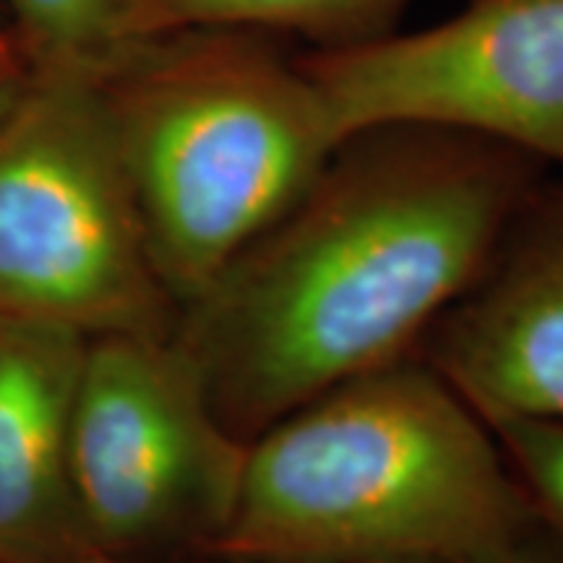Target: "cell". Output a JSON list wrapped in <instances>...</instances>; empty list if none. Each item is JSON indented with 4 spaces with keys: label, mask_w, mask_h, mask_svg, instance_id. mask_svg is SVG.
Returning a JSON list of instances; mask_svg holds the SVG:
<instances>
[{
    "label": "cell",
    "mask_w": 563,
    "mask_h": 563,
    "mask_svg": "<svg viewBox=\"0 0 563 563\" xmlns=\"http://www.w3.org/2000/svg\"><path fill=\"white\" fill-rule=\"evenodd\" d=\"M483 415L563 420V173L545 175L420 355Z\"/></svg>",
    "instance_id": "cell-7"
},
{
    "label": "cell",
    "mask_w": 563,
    "mask_h": 563,
    "mask_svg": "<svg viewBox=\"0 0 563 563\" xmlns=\"http://www.w3.org/2000/svg\"><path fill=\"white\" fill-rule=\"evenodd\" d=\"M70 563H167V561H136V559H118V555H108L100 551H91V548H79L74 553ZM201 563H287V561H232V559H211Z\"/></svg>",
    "instance_id": "cell-14"
},
{
    "label": "cell",
    "mask_w": 563,
    "mask_h": 563,
    "mask_svg": "<svg viewBox=\"0 0 563 563\" xmlns=\"http://www.w3.org/2000/svg\"><path fill=\"white\" fill-rule=\"evenodd\" d=\"M405 0H157L154 30L175 26H253L300 37L308 51L357 45L391 32Z\"/></svg>",
    "instance_id": "cell-10"
},
{
    "label": "cell",
    "mask_w": 563,
    "mask_h": 563,
    "mask_svg": "<svg viewBox=\"0 0 563 563\" xmlns=\"http://www.w3.org/2000/svg\"><path fill=\"white\" fill-rule=\"evenodd\" d=\"M89 336L0 316V563H70V420Z\"/></svg>",
    "instance_id": "cell-8"
},
{
    "label": "cell",
    "mask_w": 563,
    "mask_h": 563,
    "mask_svg": "<svg viewBox=\"0 0 563 563\" xmlns=\"http://www.w3.org/2000/svg\"><path fill=\"white\" fill-rule=\"evenodd\" d=\"M543 159L475 133H350L264 235L178 313L211 405L251 441L365 373L418 357L490 264Z\"/></svg>",
    "instance_id": "cell-1"
},
{
    "label": "cell",
    "mask_w": 563,
    "mask_h": 563,
    "mask_svg": "<svg viewBox=\"0 0 563 563\" xmlns=\"http://www.w3.org/2000/svg\"><path fill=\"white\" fill-rule=\"evenodd\" d=\"M485 422L540 527L563 551V420L506 415Z\"/></svg>",
    "instance_id": "cell-11"
},
{
    "label": "cell",
    "mask_w": 563,
    "mask_h": 563,
    "mask_svg": "<svg viewBox=\"0 0 563 563\" xmlns=\"http://www.w3.org/2000/svg\"><path fill=\"white\" fill-rule=\"evenodd\" d=\"M340 136L439 125L563 173V0H467L415 32L302 51Z\"/></svg>",
    "instance_id": "cell-6"
},
{
    "label": "cell",
    "mask_w": 563,
    "mask_h": 563,
    "mask_svg": "<svg viewBox=\"0 0 563 563\" xmlns=\"http://www.w3.org/2000/svg\"><path fill=\"white\" fill-rule=\"evenodd\" d=\"M277 34L175 26L100 74L154 269L178 308L220 279L340 146L319 87Z\"/></svg>",
    "instance_id": "cell-3"
},
{
    "label": "cell",
    "mask_w": 563,
    "mask_h": 563,
    "mask_svg": "<svg viewBox=\"0 0 563 563\" xmlns=\"http://www.w3.org/2000/svg\"><path fill=\"white\" fill-rule=\"evenodd\" d=\"M504 563H563V551L538 522Z\"/></svg>",
    "instance_id": "cell-13"
},
{
    "label": "cell",
    "mask_w": 563,
    "mask_h": 563,
    "mask_svg": "<svg viewBox=\"0 0 563 563\" xmlns=\"http://www.w3.org/2000/svg\"><path fill=\"white\" fill-rule=\"evenodd\" d=\"M30 70V58L21 51L19 40L13 37L9 26H0V118L11 108V102L16 100Z\"/></svg>",
    "instance_id": "cell-12"
},
{
    "label": "cell",
    "mask_w": 563,
    "mask_h": 563,
    "mask_svg": "<svg viewBox=\"0 0 563 563\" xmlns=\"http://www.w3.org/2000/svg\"><path fill=\"white\" fill-rule=\"evenodd\" d=\"M538 527L501 446L407 357L308 399L249 441L207 555L287 563H504Z\"/></svg>",
    "instance_id": "cell-2"
},
{
    "label": "cell",
    "mask_w": 563,
    "mask_h": 563,
    "mask_svg": "<svg viewBox=\"0 0 563 563\" xmlns=\"http://www.w3.org/2000/svg\"><path fill=\"white\" fill-rule=\"evenodd\" d=\"M245 452L175 332L91 336L68 460L81 548L136 561L209 553L235 509Z\"/></svg>",
    "instance_id": "cell-5"
},
{
    "label": "cell",
    "mask_w": 563,
    "mask_h": 563,
    "mask_svg": "<svg viewBox=\"0 0 563 563\" xmlns=\"http://www.w3.org/2000/svg\"><path fill=\"white\" fill-rule=\"evenodd\" d=\"M30 66L102 74L133 42L154 34L157 0H0Z\"/></svg>",
    "instance_id": "cell-9"
},
{
    "label": "cell",
    "mask_w": 563,
    "mask_h": 563,
    "mask_svg": "<svg viewBox=\"0 0 563 563\" xmlns=\"http://www.w3.org/2000/svg\"><path fill=\"white\" fill-rule=\"evenodd\" d=\"M0 316L175 332L95 70L32 66L0 118Z\"/></svg>",
    "instance_id": "cell-4"
}]
</instances>
